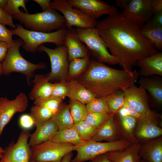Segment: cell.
I'll return each instance as SVG.
<instances>
[{
	"mask_svg": "<svg viewBox=\"0 0 162 162\" xmlns=\"http://www.w3.org/2000/svg\"><path fill=\"white\" fill-rule=\"evenodd\" d=\"M142 26L118 13L97 23L95 28L123 70H132L138 61L159 52L141 34Z\"/></svg>",
	"mask_w": 162,
	"mask_h": 162,
	"instance_id": "obj_1",
	"label": "cell"
},
{
	"mask_svg": "<svg viewBox=\"0 0 162 162\" xmlns=\"http://www.w3.org/2000/svg\"><path fill=\"white\" fill-rule=\"evenodd\" d=\"M139 77L136 70L116 69L93 60L77 80L96 97L106 98L130 87L135 84Z\"/></svg>",
	"mask_w": 162,
	"mask_h": 162,
	"instance_id": "obj_2",
	"label": "cell"
},
{
	"mask_svg": "<svg viewBox=\"0 0 162 162\" xmlns=\"http://www.w3.org/2000/svg\"><path fill=\"white\" fill-rule=\"evenodd\" d=\"M24 44L20 38L14 40L13 44L8 49L5 58L1 62L2 74L8 75L14 72L21 73L26 76L28 84L31 85V79L34 76L35 71L45 69L46 65L43 62L37 64L33 63L24 58L19 51L20 47Z\"/></svg>",
	"mask_w": 162,
	"mask_h": 162,
	"instance_id": "obj_3",
	"label": "cell"
},
{
	"mask_svg": "<svg viewBox=\"0 0 162 162\" xmlns=\"http://www.w3.org/2000/svg\"><path fill=\"white\" fill-rule=\"evenodd\" d=\"M14 16L32 31L50 32L66 28L64 16L50 8L34 14L21 11Z\"/></svg>",
	"mask_w": 162,
	"mask_h": 162,
	"instance_id": "obj_4",
	"label": "cell"
},
{
	"mask_svg": "<svg viewBox=\"0 0 162 162\" xmlns=\"http://www.w3.org/2000/svg\"><path fill=\"white\" fill-rule=\"evenodd\" d=\"M12 29L13 34L20 37L24 42L22 48L26 51L34 53L42 44L52 43L57 46L64 45L66 28L50 32H44L28 30L19 24Z\"/></svg>",
	"mask_w": 162,
	"mask_h": 162,
	"instance_id": "obj_5",
	"label": "cell"
},
{
	"mask_svg": "<svg viewBox=\"0 0 162 162\" xmlns=\"http://www.w3.org/2000/svg\"><path fill=\"white\" fill-rule=\"evenodd\" d=\"M130 141L125 139L107 142L91 140L83 141L74 146L73 151L77 152V154L71 162H83L110 152L123 150L130 146Z\"/></svg>",
	"mask_w": 162,
	"mask_h": 162,
	"instance_id": "obj_6",
	"label": "cell"
},
{
	"mask_svg": "<svg viewBox=\"0 0 162 162\" xmlns=\"http://www.w3.org/2000/svg\"><path fill=\"white\" fill-rule=\"evenodd\" d=\"M77 36L96 61L111 65L118 64L114 57L109 52L104 41L95 27L86 29L76 28Z\"/></svg>",
	"mask_w": 162,
	"mask_h": 162,
	"instance_id": "obj_7",
	"label": "cell"
},
{
	"mask_svg": "<svg viewBox=\"0 0 162 162\" xmlns=\"http://www.w3.org/2000/svg\"><path fill=\"white\" fill-rule=\"evenodd\" d=\"M70 143L48 140L31 147L30 160L37 162H61L67 154L73 151Z\"/></svg>",
	"mask_w": 162,
	"mask_h": 162,
	"instance_id": "obj_8",
	"label": "cell"
},
{
	"mask_svg": "<svg viewBox=\"0 0 162 162\" xmlns=\"http://www.w3.org/2000/svg\"><path fill=\"white\" fill-rule=\"evenodd\" d=\"M50 8L57 10L63 15L67 29L73 26L86 29L95 27L97 21L88 16L80 10L73 7L68 0H54L51 1Z\"/></svg>",
	"mask_w": 162,
	"mask_h": 162,
	"instance_id": "obj_9",
	"label": "cell"
},
{
	"mask_svg": "<svg viewBox=\"0 0 162 162\" xmlns=\"http://www.w3.org/2000/svg\"><path fill=\"white\" fill-rule=\"evenodd\" d=\"M37 51L45 52L50 58L51 70L47 76L48 81L50 82L55 80L60 81L66 80L69 64L66 47L63 45L52 49L41 45L38 47Z\"/></svg>",
	"mask_w": 162,
	"mask_h": 162,
	"instance_id": "obj_10",
	"label": "cell"
},
{
	"mask_svg": "<svg viewBox=\"0 0 162 162\" xmlns=\"http://www.w3.org/2000/svg\"><path fill=\"white\" fill-rule=\"evenodd\" d=\"M125 100L127 104L142 116L157 118L160 116L152 110L149 105L147 92L142 87L135 84L124 90Z\"/></svg>",
	"mask_w": 162,
	"mask_h": 162,
	"instance_id": "obj_11",
	"label": "cell"
},
{
	"mask_svg": "<svg viewBox=\"0 0 162 162\" xmlns=\"http://www.w3.org/2000/svg\"><path fill=\"white\" fill-rule=\"evenodd\" d=\"M28 104V100L24 93H20L12 100L6 97H0V138L5 127L17 112L25 111Z\"/></svg>",
	"mask_w": 162,
	"mask_h": 162,
	"instance_id": "obj_12",
	"label": "cell"
},
{
	"mask_svg": "<svg viewBox=\"0 0 162 162\" xmlns=\"http://www.w3.org/2000/svg\"><path fill=\"white\" fill-rule=\"evenodd\" d=\"M120 14L124 19L143 26L152 18V0H130Z\"/></svg>",
	"mask_w": 162,
	"mask_h": 162,
	"instance_id": "obj_13",
	"label": "cell"
},
{
	"mask_svg": "<svg viewBox=\"0 0 162 162\" xmlns=\"http://www.w3.org/2000/svg\"><path fill=\"white\" fill-rule=\"evenodd\" d=\"M71 6L80 10L92 19L96 20L104 15L111 16L118 13L117 8L100 0H68Z\"/></svg>",
	"mask_w": 162,
	"mask_h": 162,
	"instance_id": "obj_14",
	"label": "cell"
},
{
	"mask_svg": "<svg viewBox=\"0 0 162 162\" xmlns=\"http://www.w3.org/2000/svg\"><path fill=\"white\" fill-rule=\"evenodd\" d=\"M31 134L23 130L17 141L11 143L6 148L3 157L10 162H30L31 147L28 143Z\"/></svg>",
	"mask_w": 162,
	"mask_h": 162,
	"instance_id": "obj_15",
	"label": "cell"
},
{
	"mask_svg": "<svg viewBox=\"0 0 162 162\" xmlns=\"http://www.w3.org/2000/svg\"><path fill=\"white\" fill-rule=\"evenodd\" d=\"M64 45L67 50L69 62L74 59L83 58L88 56V49L79 38L76 28L67 29Z\"/></svg>",
	"mask_w": 162,
	"mask_h": 162,
	"instance_id": "obj_16",
	"label": "cell"
},
{
	"mask_svg": "<svg viewBox=\"0 0 162 162\" xmlns=\"http://www.w3.org/2000/svg\"><path fill=\"white\" fill-rule=\"evenodd\" d=\"M140 68L139 76L148 77L154 76H162V52L143 58L136 63Z\"/></svg>",
	"mask_w": 162,
	"mask_h": 162,
	"instance_id": "obj_17",
	"label": "cell"
},
{
	"mask_svg": "<svg viewBox=\"0 0 162 162\" xmlns=\"http://www.w3.org/2000/svg\"><path fill=\"white\" fill-rule=\"evenodd\" d=\"M160 118L143 117L137 120L136 136L140 139L146 140L160 136L162 129L157 124Z\"/></svg>",
	"mask_w": 162,
	"mask_h": 162,
	"instance_id": "obj_18",
	"label": "cell"
},
{
	"mask_svg": "<svg viewBox=\"0 0 162 162\" xmlns=\"http://www.w3.org/2000/svg\"><path fill=\"white\" fill-rule=\"evenodd\" d=\"M35 125L36 130L31 134L29 139L28 143L31 147L50 140L58 130L51 119Z\"/></svg>",
	"mask_w": 162,
	"mask_h": 162,
	"instance_id": "obj_19",
	"label": "cell"
},
{
	"mask_svg": "<svg viewBox=\"0 0 162 162\" xmlns=\"http://www.w3.org/2000/svg\"><path fill=\"white\" fill-rule=\"evenodd\" d=\"M140 86L149 93L151 98L158 105L162 104V79L158 76H141L138 80Z\"/></svg>",
	"mask_w": 162,
	"mask_h": 162,
	"instance_id": "obj_20",
	"label": "cell"
},
{
	"mask_svg": "<svg viewBox=\"0 0 162 162\" xmlns=\"http://www.w3.org/2000/svg\"><path fill=\"white\" fill-rule=\"evenodd\" d=\"M31 82L33 85L29 96L32 100H34L51 96L53 83L48 81L47 76L42 74H36L34 76Z\"/></svg>",
	"mask_w": 162,
	"mask_h": 162,
	"instance_id": "obj_21",
	"label": "cell"
},
{
	"mask_svg": "<svg viewBox=\"0 0 162 162\" xmlns=\"http://www.w3.org/2000/svg\"><path fill=\"white\" fill-rule=\"evenodd\" d=\"M139 154L148 162H162V137L141 146Z\"/></svg>",
	"mask_w": 162,
	"mask_h": 162,
	"instance_id": "obj_22",
	"label": "cell"
},
{
	"mask_svg": "<svg viewBox=\"0 0 162 162\" xmlns=\"http://www.w3.org/2000/svg\"><path fill=\"white\" fill-rule=\"evenodd\" d=\"M140 32L157 50H162V26L152 19L142 26Z\"/></svg>",
	"mask_w": 162,
	"mask_h": 162,
	"instance_id": "obj_23",
	"label": "cell"
},
{
	"mask_svg": "<svg viewBox=\"0 0 162 162\" xmlns=\"http://www.w3.org/2000/svg\"><path fill=\"white\" fill-rule=\"evenodd\" d=\"M141 146L139 143H135L131 144L122 151H112L107 154L113 162H140L139 152Z\"/></svg>",
	"mask_w": 162,
	"mask_h": 162,
	"instance_id": "obj_24",
	"label": "cell"
},
{
	"mask_svg": "<svg viewBox=\"0 0 162 162\" xmlns=\"http://www.w3.org/2000/svg\"><path fill=\"white\" fill-rule=\"evenodd\" d=\"M115 115L110 113L103 124L98 128L91 140L100 142L116 141L117 135V130L114 118Z\"/></svg>",
	"mask_w": 162,
	"mask_h": 162,
	"instance_id": "obj_25",
	"label": "cell"
},
{
	"mask_svg": "<svg viewBox=\"0 0 162 162\" xmlns=\"http://www.w3.org/2000/svg\"><path fill=\"white\" fill-rule=\"evenodd\" d=\"M68 82L69 86L68 97L70 100H76L86 105L96 97L77 80L72 79Z\"/></svg>",
	"mask_w": 162,
	"mask_h": 162,
	"instance_id": "obj_26",
	"label": "cell"
},
{
	"mask_svg": "<svg viewBox=\"0 0 162 162\" xmlns=\"http://www.w3.org/2000/svg\"><path fill=\"white\" fill-rule=\"evenodd\" d=\"M51 119L57 126L58 130L71 128L74 124L68 105L65 104H61Z\"/></svg>",
	"mask_w": 162,
	"mask_h": 162,
	"instance_id": "obj_27",
	"label": "cell"
},
{
	"mask_svg": "<svg viewBox=\"0 0 162 162\" xmlns=\"http://www.w3.org/2000/svg\"><path fill=\"white\" fill-rule=\"evenodd\" d=\"M50 140L56 142L70 143L74 146L78 145L83 141L80 139L73 126L58 130Z\"/></svg>",
	"mask_w": 162,
	"mask_h": 162,
	"instance_id": "obj_28",
	"label": "cell"
},
{
	"mask_svg": "<svg viewBox=\"0 0 162 162\" xmlns=\"http://www.w3.org/2000/svg\"><path fill=\"white\" fill-rule=\"evenodd\" d=\"M88 56L82 58H75L69 62L68 73L70 80L73 79L83 73L87 69L91 62Z\"/></svg>",
	"mask_w": 162,
	"mask_h": 162,
	"instance_id": "obj_29",
	"label": "cell"
},
{
	"mask_svg": "<svg viewBox=\"0 0 162 162\" xmlns=\"http://www.w3.org/2000/svg\"><path fill=\"white\" fill-rule=\"evenodd\" d=\"M68 105L74 124L85 120L88 113L86 105L74 100H70Z\"/></svg>",
	"mask_w": 162,
	"mask_h": 162,
	"instance_id": "obj_30",
	"label": "cell"
},
{
	"mask_svg": "<svg viewBox=\"0 0 162 162\" xmlns=\"http://www.w3.org/2000/svg\"><path fill=\"white\" fill-rule=\"evenodd\" d=\"M106 99L110 112L114 115L123 106L125 102L123 91L111 94L106 97Z\"/></svg>",
	"mask_w": 162,
	"mask_h": 162,
	"instance_id": "obj_31",
	"label": "cell"
},
{
	"mask_svg": "<svg viewBox=\"0 0 162 162\" xmlns=\"http://www.w3.org/2000/svg\"><path fill=\"white\" fill-rule=\"evenodd\" d=\"M73 127L80 139L83 141L91 140L97 130L85 120L74 124Z\"/></svg>",
	"mask_w": 162,
	"mask_h": 162,
	"instance_id": "obj_32",
	"label": "cell"
},
{
	"mask_svg": "<svg viewBox=\"0 0 162 162\" xmlns=\"http://www.w3.org/2000/svg\"><path fill=\"white\" fill-rule=\"evenodd\" d=\"M31 115L34 118L36 124L50 119L53 114L46 107L34 105L31 109Z\"/></svg>",
	"mask_w": 162,
	"mask_h": 162,
	"instance_id": "obj_33",
	"label": "cell"
},
{
	"mask_svg": "<svg viewBox=\"0 0 162 162\" xmlns=\"http://www.w3.org/2000/svg\"><path fill=\"white\" fill-rule=\"evenodd\" d=\"M88 113L105 112L111 113L109 110L106 98H97L86 104Z\"/></svg>",
	"mask_w": 162,
	"mask_h": 162,
	"instance_id": "obj_34",
	"label": "cell"
},
{
	"mask_svg": "<svg viewBox=\"0 0 162 162\" xmlns=\"http://www.w3.org/2000/svg\"><path fill=\"white\" fill-rule=\"evenodd\" d=\"M62 99L51 96L50 97L37 99L34 100V105L46 108L54 114L62 103Z\"/></svg>",
	"mask_w": 162,
	"mask_h": 162,
	"instance_id": "obj_35",
	"label": "cell"
},
{
	"mask_svg": "<svg viewBox=\"0 0 162 162\" xmlns=\"http://www.w3.org/2000/svg\"><path fill=\"white\" fill-rule=\"evenodd\" d=\"M110 113L105 112L88 113L85 120L92 126L98 129L105 122Z\"/></svg>",
	"mask_w": 162,
	"mask_h": 162,
	"instance_id": "obj_36",
	"label": "cell"
},
{
	"mask_svg": "<svg viewBox=\"0 0 162 162\" xmlns=\"http://www.w3.org/2000/svg\"><path fill=\"white\" fill-rule=\"evenodd\" d=\"M68 82L66 80L60 81L53 83L52 96L63 100L68 97Z\"/></svg>",
	"mask_w": 162,
	"mask_h": 162,
	"instance_id": "obj_37",
	"label": "cell"
},
{
	"mask_svg": "<svg viewBox=\"0 0 162 162\" xmlns=\"http://www.w3.org/2000/svg\"><path fill=\"white\" fill-rule=\"evenodd\" d=\"M27 1L25 0H8L4 10L8 14L12 16L20 12L19 8L22 7L26 13H28L26 6V3Z\"/></svg>",
	"mask_w": 162,
	"mask_h": 162,
	"instance_id": "obj_38",
	"label": "cell"
},
{
	"mask_svg": "<svg viewBox=\"0 0 162 162\" xmlns=\"http://www.w3.org/2000/svg\"><path fill=\"white\" fill-rule=\"evenodd\" d=\"M122 127L128 134L133 136V132L136 125L137 119L133 116H119Z\"/></svg>",
	"mask_w": 162,
	"mask_h": 162,
	"instance_id": "obj_39",
	"label": "cell"
},
{
	"mask_svg": "<svg viewBox=\"0 0 162 162\" xmlns=\"http://www.w3.org/2000/svg\"><path fill=\"white\" fill-rule=\"evenodd\" d=\"M13 35L12 30L8 29L4 25L0 23V41L5 42L10 46L14 41Z\"/></svg>",
	"mask_w": 162,
	"mask_h": 162,
	"instance_id": "obj_40",
	"label": "cell"
},
{
	"mask_svg": "<svg viewBox=\"0 0 162 162\" xmlns=\"http://www.w3.org/2000/svg\"><path fill=\"white\" fill-rule=\"evenodd\" d=\"M19 123L20 127L23 129L28 130L35 125L34 119L30 114H24L19 118Z\"/></svg>",
	"mask_w": 162,
	"mask_h": 162,
	"instance_id": "obj_41",
	"label": "cell"
},
{
	"mask_svg": "<svg viewBox=\"0 0 162 162\" xmlns=\"http://www.w3.org/2000/svg\"><path fill=\"white\" fill-rule=\"evenodd\" d=\"M118 116H130L136 118L137 120L140 119L143 117L130 106L126 102L123 106L117 112Z\"/></svg>",
	"mask_w": 162,
	"mask_h": 162,
	"instance_id": "obj_42",
	"label": "cell"
},
{
	"mask_svg": "<svg viewBox=\"0 0 162 162\" xmlns=\"http://www.w3.org/2000/svg\"><path fill=\"white\" fill-rule=\"evenodd\" d=\"M0 23L8 26L14 29L16 26L14 22L12 16L8 14L4 10L0 8Z\"/></svg>",
	"mask_w": 162,
	"mask_h": 162,
	"instance_id": "obj_43",
	"label": "cell"
},
{
	"mask_svg": "<svg viewBox=\"0 0 162 162\" xmlns=\"http://www.w3.org/2000/svg\"><path fill=\"white\" fill-rule=\"evenodd\" d=\"M10 46L7 43L0 41V62H2L5 58Z\"/></svg>",
	"mask_w": 162,
	"mask_h": 162,
	"instance_id": "obj_44",
	"label": "cell"
},
{
	"mask_svg": "<svg viewBox=\"0 0 162 162\" xmlns=\"http://www.w3.org/2000/svg\"><path fill=\"white\" fill-rule=\"evenodd\" d=\"M152 10L153 15L162 10V0H152Z\"/></svg>",
	"mask_w": 162,
	"mask_h": 162,
	"instance_id": "obj_45",
	"label": "cell"
},
{
	"mask_svg": "<svg viewBox=\"0 0 162 162\" xmlns=\"http://www.w3.org/2000/svg\"><path fill=\"white\" fill-rule=\"evenodd\" d=\"M89 162H113L108 157L107 153L99 155L90 160Z\"/></svg>",
	"mask_w": 162,
	"mask_h": 162,
	"instance_id": "obj_46",
	"label": "cell"
},
{
	"mask_svg": "<svg viewBox=\"0 0 162 162\" xmlns=\"http://www.w3.org/2000/svg\"><path fill=\"white\" fill-rule=\"evenodd\" d=\"M41 7L43 11H45L50 8V0H33Z\"/></svg>",
	"mask_w": 162,
	"mask_h": 162,
	"instance_id": "obj_47",
	"label": "cell"
},
{
	"mask_svg": "<svg viewBox=\"0 0 162 162\" xmlns=\"http://www.w3.org/2000/svg\"><path fill=\"white\" fill-rule=\"evenodd\" d=\"M152 19L157 23L162 26V10L155 13Z\"/></svg>",
	"mask_w": 162,
	"mask_h": 162,
	"instance_id": "obj_48",
	"label": "cell"
},
{
	"mask_svg": "<svg viewBox=\"0 0 162 162\" xmlns=\"http://www.w3.org/2000/svg\"><path fill=\"white\" fill-rule=\"evenodd\" d=\"M130 0H116V3L118 7L124 9L128 4Z\"/></svg>",
	"mask_w": 162,
	"mask_h": 162,
	"instance_id": "obj_49",
	"label": "cell"
},
{
	"mask_svg": "<svg viewBox=\"0 0 162 162\" xmlns=\"http://www.w3.org/2000/svg\"><path fill=\"white\" fill-rule=\"evenodd\" d=\"M72 155V152L68 153L63 158L61 162H70Z\"/></svg>",
	"mask_w": 162,
	"mask_h": 162,
	"instance_id": "obj_50",
	"label": "cell"
},
{
	"mask_svg": "<svg viewBox=\"0 0 162 162\" xmlns=\"http://www.w3.org/2000/svg\"><path fill=\"white\" fill-rule=\"evenodd\" d=\"M8 0H0V8L4 10L7 4Z\"/></svg>",
	"mask_w": 162,
	"mask_h": 162,
	"instance_id": "obj_51",
	"label": "cell"
},
{
	"mask_svg": "<svg viewBox=\"0 0 162 162\" xmlns=\"http://www.w3.org/2000/svg\"><path fill=\"white\" fill-rule=\"evenodd\" d=\"M5 152V149L0 146V159H2L3 157V155Z\"/></svg>",
	"mask_w": 162,
	"mask_h": 162,
	"instance_id": "obj_52",
	"label": "cell"
},
{
	"mask_svg": "<svg viewBox=\"0 0 162 162\" xmlns=\"http://www.w3.org/2000/svg\"><path fill=\"white\" fill-rule=\"evenodd\" d=\"M0 162H10L8 160H7L5 158L3 157V158L1 159V160Z\"/></svg>",
	"mask_w": 162,
	"mask_h": 162,
	"instance_id": "obj_53",
	"label": "cell"
},
{
	"mask_svg": "<svg viewBox=\"0 0 162 162\" xmlns=\"http://www.w3.org/2000/svg\"><path fill=\"white\" fill-rule=\"evenodd\" d=\"M2 74V68L1 62H0V76Z\"/></svg>",
	"mask_w": 162,
	"mask_h": 162,
	"instance_id": "obj_54",
	"label": "cell"
},
{
	"mask_svg": "<svg viewBox=\"0 0 162 162\" xmlns=\"http://www.w3.org/2000/svg\"><path fill=\"white\" fill-rule=\"evenodd\" d=\"M30 162H36V161H34L32 160H30Z\"/></svg>",
	"mask_w": 162,
	"mask_h": 162,
	"instance_id": "obj_55",
	"label": "cell"
},
{
	"mask_svg": "<svg viewBox=\"0 0 162 162\" xmlns=\"http://www.w3.org/2000/svg\"><path fill=\"white\" fill-rule=\"evenodd\" d=\"M140 162H146L144 161L143 160H141L140 161Z\"/></svg>",
	"mask_w": 162,
	"mask_h": 162,
	"instance_id": "obj_56",
	"label": "cell"
}]
</instances>
